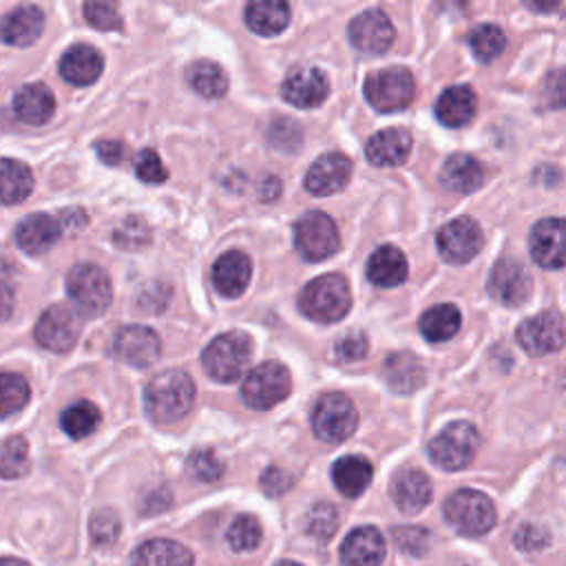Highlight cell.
I'll use <instances>...</instances> for the list:
<instances>
[{
	"label": "cell",
	"mask_w": 566,
	"mask_h": 566,
	"mask_svg": "<svg viewBox=\"0 0 566 566\" xmlns=\"http://www.w3.org/2000/svg\"><path fill=\"white\" fill-rule=\"evenodd\" d=\"M195 402V385L186 371L166 369L150 378L144 389L146 413L159 424L179 422Z\"/></svg>",
	"instance_id": "1"
},
{
	"label": "cell",
	"mask_w": 566,
	"mask_h": 566,
	"mask_svg": "<svg viewBox=\"0 0 566 566\" xmlns=\"http://www.w3.org/2000/svg\"><path fill=\"white\" fill-rule=\"evenodd\" d=\"M298 307L312 321L336 323L352 307L349 285L340 274H323L301 290Z\"/></svg>",
	"instance_id": "2"
},
{
	"label": "cell",
	"mask_w": 566,
	"mask_h": 566,
	"mask_svg": "<svg viewBox=\"0 0 566 566\" xmlns=\"http://www.w3.org/2000/svg\"><path fill=\"white\" fill-rule=\"evenodd\" d=\"M252 356V340L243 332H226L203 349V367L219 382L237 380Z\"/></svg>",
	"instance_id": "3"
},
{
	"label": "cell",
	"mask_w": 566,
	"mask_h": 566,
	"mask_svg": "<svg viewBox=\"0 0 566 566\" xmlns=\"http://www.w3.org/2000/svg\"><path fill=\"white\" fill-rule=\"evenodd\" d=\"M444 517L458 533L478 537L493 528L495 506L484 493L475 489H460L444 502Z\"/></svg>",
	"instance_id": "4"
},
{
	"label": "cell",
	"mask_w": 566,
	"mask_h": 566,
	"mask_svg": "<svg viewBox=\"0 0 566 566\" xmlns=\"http://www.w3.org/2000/svg\"><path fill=\"white\" fill-rule=\"evenodd\" d=\"M66 290L84 316H99L108 310L113 287L108 274L95 263H77L66 274Z\"/></svg>",
	"instance_id": "5"
},
{
	"label": "cell",
	"mask_w": 566,
	"mask_h": 566,
	"mask_svg": "<svg viewBox=\"0 0 566 566\" xmlns=\"http://www.w3.org/2000/svg\"><path fill=\"white\" fill-rule=\"evenodd\" d=\"M358 424V413L345 394L332 391L316 400L312 409V429L316 438L329 444L347 440Z\"/></svg>",
	"instance_id": "6"
},
{
	"label": "cell",
	"mask_w": 566,
	"mask_h": 566,
	"mask_svg": "<svg viewBox=\"0 0 566 566\" xmlns=\"http://www.w3.org/2000/svg\"><path fill=\"white\" fill-rule=\"evenodd\" d=\"M478 444L480 433L471 422H451L429 442V458L447 471H458L473 460Z\"/></svg>",
	"instance_id": "7"
},
{
	"label": "cell",
	"mask_w": 566,
	"mask_h": 566,
	"mask_svg": "<svg viewBox=\"0 0 566 566\" xmlns=\"http://www.w3.org/2000/svg\"><path fill=\"white\" fill-rule=\"evenodd\" d=\"M294 245L307 261L329 259L340 245L334 219L321 210L305 212L294 226Z\"/></svg>",
	"instance_id": "8"
},
{
	"label": "cell",
	"mask_w": 566,
	"mask_h": 566,
	"mask_svg": "<svg viewBox=\"0 0 566 566\" xmlns=\"http://www.w3.org/2000/svg\"><path fill=\"white\" fill-rule=\"evenodd\" d=\"M290 385H292L290 371L281 363L268 360V363L256 365L245 376V380L241 385V398L252 409H259V411L272 409L283 398H287Z\"/></svg>",
	"instance_id": "9"
},
{
	"label": "cell",
	"mask_w": 566,
	"mask_h": 566,
	"mask_svg": "<svg viewBox=\"0 0 566 566\" xmlns=\"http://www.w3.org/2000/svg\"><path fill=\"white\" fill-rule=\"evenodd\" d=\"M365 97L380 113L402 111L413 99V77L402 66H389L365 80Z\"/></svg>",
	"instance_id": "10"
},
{
	"label": "cell",
	"mask_w": 566,
	"mask_h": 566,
	"mask_svg": "<svg viewBox=\"0 0 566 566\" xmlns=\"http://www.w3.org/2000/svg\"><path fill=\"white\" fill-rule=\"evenodd\" d=\"M80 329H82L80 316L69 305L55 303L40 314L33 334L44 349L62 354L77 343Z\"/></svg>",
	"instance_id": "11"
},
{
	"label": "cell",
	"mask_w": 566,
	"mask_h": 566,
	"mask_svg": "<svg viewBox=\"0 0 566 566\" xmlns=\"http://www.w3.org/2000/svg\"><path fill=\"white\" fill-rule=\"evenodd\" d=\"M436 243L444 261L467 263L480 252L484 237L480 226L471 217H455L438 230Z\"/></svg>",
	"instance_id": "12"
},
{
	"label": "cell",
	"mask_w": 566,
	"mask_h": 566,
	"mask_svg": "<svg viewBox=\"0 0 566 566\" xmlns=\"http://www.w3.org/2000/svg\"><path fill=\"white\" fill-rule=\"evenodd\" d=\"M533 287L528 270L515 259H500L486 281V292L493 301L506 307L522 305Z\"/></svg>",
	"instance_id": "13"
},
{
	"label": "cell",
	"mask_w": 566,
	"mask_h": 566,
	"mask_svg": "<svg viewBox=\"0 0 566 566\" xmlns=\"http://www.w3.org/2000/svg\"><path fill=\"white\" fill-rule=\"evenodd\" d=\"M349 42L365 55H380L394 42V24L380 9H367L349 22Z\"/></svg>",
	"instance_id": "14"
},
{
	"label": "cell",
	"mask_w": 566,
	"mask_h": 566,
	"mask_svg": "<svg viewBox=\"0 0 566 566\" xmlns=\"http://www.w3.org/2000/svg\"><path fill=\"white\" fill-rule=\"evenodd\" d=\"M159 336L144 325H126L113 338V352L133 367H148L159 358Z\"/></svg>",
	"instance_id": "15"
},
{
	"label": "cell",
	"mask_w": 566,
	"mask_h": 566,
	"mask_svg": "<svg viewBox=\"0 0 566 566\" xmlns=\"http://www.w3.org/2000/svg\"><path fill=\"white\" fill-rule=\"evenodd\" d=\"M564 323L557 312H542L517 327V343L533 356L551 354L562 347Z\"/></svg>",
	"instance_id": "16"
},
{
	"label": "cell",
	"mask_w": 566,
	"mask_h": 566,
	"mask_svg": "<svg viewBox=\"0 0 566 566\" xmlns=\"http://www.w3.org/2000/svg\"><path fill=\"white\" fill-rule=\"evenodd\" d=\"M352 177V161L343 153H325L307 168L305 188L312 195L327 197L347 186Z\"/></svg>",
	"instance_id": "17"
},
{
	"label": "cell",
	"mask_w": 566,
	"mask_h": 566,
	"mask_svg": "<svg viewBox=\"0 0 566 566\" xmlns=\"http://www.w3.org/2000/svg\"><path fill=\"white\" fill-rule=\"evenodd\" d=\"M281 93L285 102L298 108H314L325 102L329 95V80L323 71L305 66V69H294L287 73L283 80Z\"/></svg>",
	"instance_id": "18"
},
{
	"label": "cell",
	"mask_w": 566,
	"mask_h": 566,
	"mask_svg": "<svg viewBox=\"0 0 566 566\" xmlns=\"http://www.w3.org/2000/svg\"><path fill=\"white\" fill-rule=\"evenodd\" d=\"M385 553V537L374 526L354 528L340 544V559L345 566H380Z\"/></svg>",
	"instance_id": "19"
},
{
	"label": "cell",
	"mask_w": 566,
	"mask_h": 566,
	"mask_svg": "<svg viewBox=\"0 0 566 566\" xmlns=\"http://www.w3.org/2000/svg\"><path fill=\"white\" fill-rule=\"evenodd\" d=\"M62 237V221L53 214L33 212L15 228V241L27 254H42L51 250Z\"/></svg>",
	"instance_id": "20"
},
{
	"label": "cell",
	"mask_w": 566,
	"mask_h": 566,
	"mask_svg": "<svg viewBox=\"0 0 566 566\" xmlns=\"http://www.w3.org/2000/svg\"><path fill=\"white\" fill-rule=\"evenodd\" d=\"M531 256L537 265L548 270H559L564 265V245H562V219L548 217L533 226L528 234Z\"/></svg>",
	"instance_id": "21"
},
{
	"label": "cell",
	"mask_w": 566,
	"mask_h": 566,
	"mask_svg": "<svg viewBox=\"0 0 566 566\" xmlns=\"http://www.w3.org/2000/svg\"><path fill=\"white\" fill-rule=\"evenodd\" d=\"M252 276V265L248 254L241 250L223 252L212 265V283L221 296L237 298L245 292Z\"/></svg>",
	"instance_id": "22"
},
{
	"label": "cell",
	"mask_w": 566,
	"mask_h": 566,
	"mask_svg": "<svg viewBox=\"0 0 566 566\" xmlns=\"http://www.w3.org/2000/svg\"><path fill=\"white\" fill-rule=\"evenodd\" d=\"M391 497L402 513H420L431 500V480L420 469H400L391 480Z\"/></svg>",
	"instance_id": "23"
},
{
	"label": "cell",
	"mask_w": 566,
	"mask_h": 566,
	"mask_svg": "<svg viewBox=\"0 0 566 566\" xmlns=\"http://www.w3.org/2000/svg\"><path fill=\"white\" fill-rule=\"evenodd\" d=\"M411 153V135L405 128H382L365 146V155L374 166H400Z\"/></svg>",
	"instance_id": "24"
},
{
	"label": "cell",
	"mask_w": 566,
	"mask_h": 566,
	"mask_svg": "<svg viewBox=\"0 0 566 566\" xmlns=\"http://www.w3.org/2000/svg\"><path fill=\"white\" fill-rule=\"evenodd\" d=\"M44 27V13L33 4H20L11 9L0 22V38L13 46L33 44Z\"/></svg>",
	"instance_id": "25"
},
{
	"label": "cell",
	"mask_w": 566,
	"mask_h": 566,
	"mask_svg": "<svg viewBox=\"0 0 566 566\" xmlns=\"http://www.w3.org/2000/svg\"><path fill=\"white\" fill-rule=\"evenodd\" d=\"M104 69L102 53L91 44L71 46L60 60V73L69 84L88 86L93 84Z\"/></svg>",
	"instance_id": "26"
},
{
	"label": "cell",
	"mask_w": 566,
	"mask_h": 566,
	"mask_svg": "<svg viewBox=\"0 0 566 566\" xmlns=\"http://www.w3.org/2000/svg\"><path fill=\"white\" fill-rule=\"evenodd\" d=\"M382 378L396 394H411L424 382V367L411 352H394L382 363Z\"/></svg>",
	"instance_id": "27"
},
{
	"label": "cell",
	"mask_w": 566,
	"mask_h": 566,
	"mask_svg": "<svg viewBox=\"0 0 566 566\" xmlns=\"http://www.w3.org/2000/svg\"><path fill=\"white\" fill-rule=\"evenodd\" d=\"M13 113L24 124H46L55 113V97L44 84H27L13 95Z\"/></svg>",
	"instance_id": "28"
},
{
	"label": "cell",
	"mask_w": 566,
	"mask_h": 566,
	"mask_svg": "<svg viewBox=\"0 0 566 566\" xmlns=\"http://www.w3.org/2000/svg\"><path fill=\"white\" fill-rule=\"evenodd\" d=\"M407 274V259L396 245H380L367 259V279L378 287H396Z\"/></svg>",
	"instance_id": "29"
},
{
	"label": "cell",
	"mask_w": 566,
	"mask_h": 566,
	"mask_svg": "<svg viewBox=\"0 0 566 566\" xmlns=\"http://www.w3.org/2000/svg\"><path fill=\"white\" fill-rule=\"evenodd\" d=\"M440 179L449 190L467 195L482 186L484 168L475 157H471L467 153H455L442 164Z\"/></svg>",
	"instance_id": "30"
},
{
	"label": "cell",
	"mask_w": 566,
	"mask_h": 566,
	"mask_svg": "<svg viewBox=\"0 0 566 566\" xmlns=\"http://www.w3.org/2000/svg\"><path fill=\"white\" fill-rule=\"evenodd\" d=\"M133 566H195V557L175 539H148L133 553Z\"/></svg>",
	"instance_id": "31"
},
{
	"label": "cell",
	"mask_w": 566,
	"mask_h": 566,
	"mask_svg": "<svg viewBox=\"0 0 566 566\" xmlns=\"http://www.w3.org/2000/svg\"><path fill=\"white\" fill-rule=\"evenodd\" d=\"M374 469L367 458L363 455H343L332 467L334 486L345 497H358L371 482Z\"/></svg>",
	"instance_id": "32"
},
{
	"label": "cell",
	"mask_w": 566,
	"mask_h": 566,
	"mask_svg": "<svg viewBox=\"0 0 566 566\" xmlns=\"http://www.w3.org/2000/svg\"><path fill=\"white\" fill-rule=\"evenodd\" d=\"M475 93L469 86H449L436 99V117L444 126H464L475 115Z\"/></svg>",
	"instance_id": "33"
},
{
	"label": "cell",
	"mask_w": 566,
	"mask_h": 566,
	"mask_svg": "<svg viewBox=\"0 0 566 566\" xmlns=\"http://www.w3.org/2000/svg\"><path fill=\"white\" fill-rule=\"evenodd\" d=\"M33 190V172L27 164L0 157V203L15 206Z\"/></svg>",
	"instance_id": "34"
},
{
	"label": "cell",
	"mask_w": 566,
	"mask_h": 566,
	"mask_svg": "<svg viewBox=\"0 0 566 566\" xmlns=\"http://www.w3.org/2000/svg\"><path fill=\"white\" fill-rule=\"evenodd\" d=\"M290 22V4L270 0V2H250L245 7V24L256 35H276Z\"/></svg>",
	"instance_id": "35"
},
{
	"label": "cell",
	"mask_w": 566,
	"mask_h": 566,
	"mask_svg": "<svg viewBox=\"0 0 566 566\" xmlns=\"http://www.w3.org/2000/svg\"><path fill=\"white\" fill-rule=\"evenodd\" d=\"M460 329V312L451 303L433 305L420 316V332L429 343H442Z\"/></svg>",
	"instance_id": "36"
},
{
	"label": "cell",
	"mask_w": 566,
	"mask_h": 566,
	"mask_svg": "<svg viewBox=\"0 0 566 566\" xmlns=\"http://www.w3.org/2000/svg\"><path fill=\"white\" fill-rule=\"evenodd\" d=\"M186 80L201 97L208 99H217L228 91V77L223 69L212 60H197L195 64H190L186 71Z\"/></svg>",
	"instance_id": "37"
},
{
	"label": "cell",
	"mask_w": 566,
	"mask_h": 566,
	"mask_svg": "<svg viewBox=\"0 0 566 566\" xmlns=\"http://www.w3.org/2000/svg\"><path fill=\"white\" fill-rule=\"evenodd\" d=\"M99 420H102L99 409L93 402H88V400L73 402L60 416V424H62L64 433L69 438H73V440H82V438L91 436L97 429Z\"/></svg>",
	"instance_id": "38"
},
{
	"label": "cell",
	"mask_w": 566,
	"mask_h": 566,
	"mask_svg": "<svg viewBox=\"0 0 566 566\" xmlns=\"http://www.w3.org/2000/svg\"><path fill=\"white\" fill-rule=\"evenodd\" d=\"M29 398H31L29 382L20 374H11V371L0 374V418H9L22 411Z\"/></svg>",
	"instance_id": "39"
},
{
	"label": "cell",
	"mask_w": 566,
	"mask_h": 566,
	"mask_svg": "<svg viewBox=\"0 0 566 566\" xmlns=\"http://www.w3.org/2000/svg\"><path fill=\"white\" fill-rule=\"evenodd\" d=\"M29 444L22 436H11L0 449V478L18 480L29 473Z\"/></svg>",
	"instance_id": "40"
},
{
	"label": "cell",
	"mask_w": 566,
	"mask_h": 566,
	"mask_svg": "<svg viewBox=\"0 0 566 566\" xmlns=\"http://www.w3.org/2000/svg\"><path fill=\"white\" fill-rule=\"evenodd\" d=\"M506 44V38L495 24H478L469 33V46L480 62H493Z\"/></svg>",
	"instance_id": "41"
},
{
	"label": "cell",
	"mask_w": 566,
	"mask_h": 566,
	"mask_svg": "<svg viewBox=\"0 0 566 566\" xmlns=\"http://www.w3.org/2000/svg\"><path fill=\"white\" fill-rule=\"evenodd\" d=\"M263 539V528L254 515H237L228 528V544L237 553L254 551Z\"/></svg>",
	"instance_id": "42"
},
{
	"label": "cell",
	"mask_w": 566,
	"mask_h": 566,
	"mask_svg": "<svg viewBox=\"0 0 566 566\" xmlns=\"http://www.w3.org/2000/svg\"><path fill=\"white\" fill-rule=\"evenodd\" d=\"M305 528L316 542H329L338 528V511L329 502H318L305 517Z\"/></svg>",
	"instance_id": "43"
},
{
	"label": "cell",
	"mask_w": 566,
	"mask_h": 566,
	"mask_svg": "<svg viewBox=\"0 0 566 566\" xmlns=\"http://www.w3.org/2000/svg\"><path fill=\"white\" fill-rule=\"evenodd\" d=\"M150 239H153L150 226L146 223V219L137 214L126 217L113 232V241L122 250H142L150 243Z\"/></svg>",
	"instance_id": "44"
},
{
	"label": "cell",
	"mask_w": 566,
	"mask_h": 566,
	"mask_svg": "<svg viewBox=\"0 0 566 566\" xmlns=\"http://www.w3.org/2000/svg\"><path fill=\"white\" fill-rule=\"evenodd\" d=\"M186 473L199 482H217L223 475V462L212 449H195L186 460Z\"/></svg>",
	"instance_id": "45"
},
{
	"label": "cell",
	"mask_w": 566,
	"mask_h": 566,
	"mask_svg": "<svg viewBox=\"0 0 566 566\" xmlns=\"http://www.w3.org/2000/svg\"><path fill=\"white\" fill-rule=\"evenodd\" d=\"M88 531H91V539L95 542V546H113L119 537L122 524H119V517L115 511L99 509L91 515Z\"/></svg>",
	"instance_id": "46"
},
{
	"label": "cell",
	"mask_w": 566,
	"mask_h": 566,
	"mask_svg": "<svg viewBox=\"0 0 566 566\" xmlns=\"http://www.w3.org/2000/svg\"><path fill=\"white\" fill-rule=\"evenodd\" d=\"M394 539L402 553H409L413 557H420L431 546V535L422 526H402L394 531Z\"/></svg>",
	"instance_id": "47"
},
{
	"label": "cell",
	"mask_w": 566,
	"mask_h": 566,
	"mask_svg": "<svg viewBox=\"0 0 566 566\" xmlns=\"http://www.w3.org/2000/svg\"><path fill=\"white\" fill-rule=\"evenodd\" d=\"M84 15H86V22L99 31H119L122 29V18H119L115 4L86 2Z\"/></svg>",
	"instance_id": "48"
},
{
	"label": "cell",
	"mask_w": 566,
	"mask_h": 566,
	"mask_svg": "<svg viewBox=\"0 0 566 566\" xmlns=\"http://www.w3.org/2000/svg\"><path fill=\"white\" fill-rule=\"evenodd\" d=\"M301 135L303 133H301L298 124L294 119H290V117L274 119L272 126H270V133H268L270 144L274 148H279V150H294L301 144Z\"/></svg>",
	"instance_id": "49"
},
{
	"label": "cell",
	"mask_w": 566,
	"mask_h": 566,
	"mask_svg": "<svg viewBox=\"0 0 566 566\" xmlns=\"http://www.w3.org/2000/svg\"><path fill=\"white\" fill-rule=\"evenodd\" d=\"M135 175L146 184H161V181H166L168 170L153 148H144L135 157Z\"/></svg>",
	"instance_id": "50"
},
{
	"label": "cell",
	"mask_w": 566,
	"mask_h": 566,
	"mask_svg": "<svg viewBox=\"0 0 566 566\" xmlns=\"http://www.w3.org/2000/svg\"><path fill=\"white\" fill-rule=\"evenodd\" d=\"M367 352V338L363 332H347L334 343V356L338 363H356Z\"/></svg>",
	"instance_id": "51"
},
{
	"label": "cell",
	"mask_w": 566,
	"mask_h": 566,
	"mask_svg": "<svg viewBox=\"0 0 566 566\" xmlns=\"http://www.w3.org/2000/svg\"><path fill=\"white\" fill-rule=\"evenodd\" d=\"M513 542L520 551L524 553H537L542 551L551 539H548V533L537 526V524H524L517 528V533L513 535Z\"/></svg>",
	"instance_id": "52"
},
{
	"label": "cell",
	"mask_w": 566,
	"mask_h": 566,
	"mask_svg": "<svg viewBox=\"0 0 566 566\" xmlns=\"http://www.w3.org/2000/svg\"><path fill=\"white\" fill-rule=\"evenodd\" d=\"M294 484V478L292 473H287L285 469H279V467H268L263 473H261V489L263 493H268L270 497H279L283 493H287Z\"/></svg>",
	"instance_id": "53"
},
{
	"label": "cell",
	"mask_w": 566,
	"mask_h": 566,
	"mask_svg": "<svg viewBox=\"0 0 566 566\" xmlns=\"http://www.w3.org/2000/svg\"><path fill=\"white\" fill-rule=\"evenodd\" d=\"M95 153H97V157L104 164L117 166V164H122L126 159L128 148L122 142H117V139H102V142L95 144Z\"/></svg>",
	"instance_id": "54"
},
{
	"label": "cell",
	"mask_w": 566,
	"mask_h": 566,
	"mask_svg": "<svg viewBox=\"0 0 566 566\" xmlns=\"http://www.w3.org/2000/svg\"><path fill=\"white\" fill-rule=\"evenodd\" d=\"M279 192H281V181H279V177L268 175L265 179H261V184H259V197H261L263 201H274V199L279 197Z\"/></svg>",
	"instance_id": "55"
},
{
	"label": "cell",
	"mask_w": 566,
	"mask_h": 566,
	"mask_svg": "<svg viewBox=\"0 0 566 566\" xmlns=\"http://www.w3.org/2000/svg\"><path fill=\"white\" fill-rule=\"evenodd\" d=\"M13 312V290L0 281V321L9 318Z\"/></svg>",
	"instance_id": "56"
},
{
	"label": "cell",
	"mask_w": 566,
	"mask_h": 566,
	"mask_svg": "<svg viewBox=\"0 0 566 566\" xmlns=\"http://www.w3.org/2000/svg\"><path fill=\"white\" fill-rule=\"evenodd\" d=\"M0 566H31V564H27L24 559H18V557H0Z\"/></svg>",
	"instance_id": "57"
},
{
	"label": "cell",
	"mask_w": 566,
	"mask_h": 566,
	"mask_svg": "<svg viewBox=\"0 0 566 566\" xmlns=\"http://www.w3.org/2000/svg\"><path fill=\"white\" fill-rule=\"evenodd\" d=\"M276 566H301V564H296V562H279Z\"/></svg>",
	"instance_id": "58"
}]
</instances>
